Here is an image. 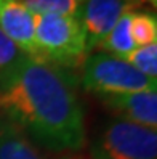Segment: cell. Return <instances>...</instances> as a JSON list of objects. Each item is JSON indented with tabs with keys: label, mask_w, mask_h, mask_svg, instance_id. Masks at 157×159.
Returning a JSON list of instances; mask_svg holds the SVG:
<instances>
[{
	"label": "cell",
	"mask_w": 157,
	"mask_h": 159,
	"mask_svg": "<svg viewBox=\"0 0 157 159\" xmlns=\"http://www.w3.org/2000/svg\"><path fill=\"white\" fill-rule=\"evenodd\" d=\"M0 113L51 153H76L85 145V111L68 69L21 57L0 74Z\"/></svg>",
	"instance_id": "obj_1"
},
{
	"label": "cell",
	"mask_w": 157,
	"mask_h": 159,
	"mask_svg": "<svg viewBox=\"0 0 157 159\" xmlns=\"http://www.w3.org/2000/svg\"><path fill=\"white\" fill-rule=\"evenodd\" d=\"M35 43L40 60L63 69H80L88 58V43L77 16L34 15Z\"/></svg>",
	"instance_id": "obj_2"
},
{
	"label": "cell",
	"mask_w": 157,
	"mask_h": 159,
	"mask_svg": "<svg viewBox=\"0 0 157 159\" xmlns=\"http://www.w3.org/2000/svg\"><path fill=\"white\" fill-rule=\"evenodd\" d=\"M80 69L82 87L98 97L155 90V79L146 77L125 60L109 53L88 55Z\"/></svg>",
	"instance_id": "obj_3"
},
{
	"label": "cell",
	"mask_w": 157,
	"mask_h": 159,
	"mask_svg": "<svg viewBox=\"0 0 157 159\" xmlns=\"http://www.w3.org/2000/svg\"><path fill=\"white\" fill-rule=\"evenodd\" d=\"M90 154V159H157V132L112 117L98 130Z\"/></svg>",
	"instance_id": "obj_4"
},
{
	"label": "cell",
	"mask_w": 157,
	"mask_h": 159,
	"mask_svg": "<svg viewBox=\"0 0 157 159\" xmlns=\"http://www.w3.org/2000/svg\"><path fill=\"white\" fill-rule=\"evenodd\" d=\"M132 8L133 3L128 0H85L79 20L87 35L88 50L98 48L119 18Z\"/></svg>",
	"instance_id": "obj_5"
},
{
	"label": "cell",
	"mask_w": 157,
	"mask_h": 159,
	"mask_svg": "<svg viewBox=\"0 0 157 159\" xmlns=\"http://www.w3.org/2000/svg\"><path fill=\"white\" fill-rule=\"evenodd\" d=\"M0 31L27 57L40 60L35 43L34 13L21 0H0Z\"/></svg>",
	"instance_id": "obj_6"
},
{
	"label": "cell",
	"mask_w": 157,
	"mask_h": 159,
	"mask_svg": "<svg viewBox=\"0 0 157 159\" xmlns=\"http://www.w3.org/2000/svg\"><path fill=\"white\" fill-rule=\"evenodd\" d=\"M101 105L117 117L149 129H157V92L144 90L122 95L98 97Z\"/></svg>",
	"instance_id": "obj_7"
},
{
	"label": "cell",
	"mask_w": 157,
	"mask_h": 159,
	"mask_svg": "<svg viewBox=\"0 0 157 159\" xmlns=\"http://www.w3.org/2000/svg\"><path fill=\"white\" fill-rule=\"evenodd\" d=\"M0 159H47L32 140L0 113Z\"/></svg>",
	"instance_id": "obj_8"
},
{
	"label": "cell",
	"mask_w": 157,
	"mask_h": 159,
	"mask_svg": "<svg viewBox=\"0 0 157 159\" xmlns=\"http://www.w3.org/2000/svg\"><path fill=\"white\" fill-rule=\"evenodd\" d=\"M132 10L125 11L120 18H119L116 26L103 39V42L98 45V48L101 52H107L109 55H112V57L124 60L128 53L136 48L133 40H132V37H130V15H132Z\"/></svg>",
	"instance_id": "obj_9"
},
{
	"label": "cell",
	"mask_w": 157,
	"mask_h": 159,
	"mask_svg": "<svg viewBox=\"0 0 157 159\" xmlns=\"http://www.w3.org/2000/svg\"><path fill=\"white\" fill-rule=\"evenodd\" d=\"M130 37L135 47L157 43V20L149 11H133L130 15Z\"/></svg>",
	"instance_id": "obj_10"
},
{
	"label": "cell",
	"mask_w": 157,
	"mask_h": 159,
	"mask_svg": "<svg viewBox=\"0 0 157 159\" xmlns=\"http://www.w3.org/2000/svg\"><path fill=\"white\" fill-rule=\"evenodd\" d=\"M34 15L80 16L85 0H21Z\"/></svg>",
	"instance_id": "obj_11"
},
{
	"label": "cell",
	"mask_w": 157,
	"mask_h": 159,
	"mask_svg": "<svg viewBox=\"0 0 157 159\" xmlns=\"http://www.w3.org/2000/svg\"><path fill=\"white\" fill-rule=\"evenodd\" d=\"M124 60L128 64H132L138 72L144 74L146 77H157V43L136 47Z\"/></svg>",
	"instance_id": "obj_12"
},
{
	"label": "cell",
	"mask_w": 157,
	"mask_h": 159,
	"mask_svg": "<svg viewBox=\"0 0 157 159\" xmlns=\"http://www.w3.org/2000/svg\"><path fill=\"white\" fill-rule=\"evenodd\" d=\"M24 55L26 53H23L18 48V45L13 40H10L2 31H0V74L5 72L8 68H11L21 57H24Z\"/></svg>",
	"instance_id": "obj_13"
},
{
	"label": "cell",
	"mask_w": 157,
	"mask_h": 159,
	"mask_svg": "<svg viewBox=\"0 0 157 159\" xmlns=\"http://www.w3.org/2000/svg\"><path fill=\"white\" fill-rule=\"evenodd\" d=\"M64 159H85V157H79V156H68V157H64Z\"/></svg>",
	"instance_id": "obj_14"
},
{
	"label": "cell",
	"mask_w": 157,
	"mask_h": 159,
	"mask_svg": "<svg viewBox=\"0 0 157 159\" xmlns=\"http://www.w3.org/2000/svg\"><path fill=\"white\" fill-rule=\"evenodd\" d=\"M146 2H151L152 5H155V3H157V0H146Z\"/></svg>",
	"instance_id": "obj_15"
}]
</instances>
